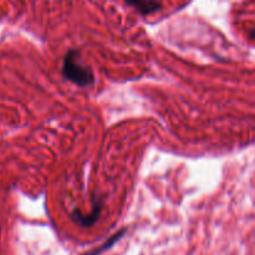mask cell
<instances>
[{"instance_id": "cell-1", "label": "cell", "mask_w": 255, "mask_h": 255, "mask_svg": "<svg viewBox=\"0 0 255 255\" xmlns=\"http://www.w3.org/2000/svg\"><path fill=\"white\" fill-rule=\"evenodd\" d=\"M62 74L69 81L74 82L77 86H89L94 82V72L89 66L82 64L79 51L76 50H71L65 56Z\"/></svg>"}, {"instance_id": "cell-2", "label": "cell", "mask_w": 255, "mask_h": 255, "mask_svg": "<svg viewBox=\"0 0 255 255\" xmlns=\"http://www.w3.org/2000/svg\"><path fill=\"white\" fill-rule=\"evenodd\" d=\"M127 5L129 6H133L134 9H137V11L141 12L142 15H151L154 14V12L158 11L162 7V2L153 1V0H143V1H139V0H136V1H126Z\"/></svg>"}, {"instance_id": "cell-3", "label": "cell", "mask_w": 255, "mask_h": 255, "mask_svg": "<svg viewBox=\"0 0 255 255\" xmlns=\"http://www.w3.org/2000/svg\"><path fill=\"white\" fill-rule=\"evenodd\" d=\"M100 212H101V207H95L92 213L90 214H82L81 212L79 211H75L72 213V219H74L76 223H79L81 227H90L97 221L100 216Z\"/></svg>"}, {"instance_id": "cell-4", "label": "cell", "mask_w": 255, "mask_h": 255, "mask_svg": "<svg viewBox=\"0 0 255 255\" xmlns=\"http://www.w3.org/2000/svg\"><path fill=\"white\" fill-rule=\"evenodd\" d=\"M125 233H126V229H122V231H120L119 233H116V234H114V236H112V237H110V238L107 239V241L105 242V243L102 244L101 247H99V248H95L94 251L91 252V253H89V254H86V255H97V254L101 253V252L106 251V249H109L110 247L114 246V244L116 243V242L119 241V239L121 238V237L124 236Z\"/></svg>"}, {"instance_id": "cell-5", "label": "cell", "mask_w": 255, "mask_h": 255, "mask_svg": "<svg viewBox=\"0 0 255 255\" xmlns=\"http://www.w3.org/2000/svg\"><path fill=\"white\" fill-rule=\"evenodd\" d=\"M251 37H252V39H253L254 41H255V26L253 27V30H252V32H251Z\"/></svg>"}]
</instances>
